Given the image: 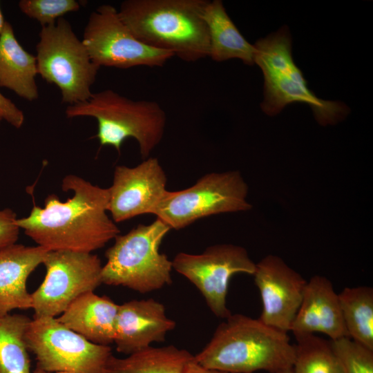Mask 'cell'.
Returning <instances> with one entry per match:
<instances>
[{
  "mask_svg": "<svg viewBox=\"0 0 373 373\" xmlns=\"http://www.w3.org/2000/svg\"><path fill=\"white\" fill-rule=\"evenodd\" d=\"M61 188L72 191L73 196L62 202L56 195H48L44 207L35 205L28 216L17 220L37 246L48 251L92 253L119 234L107 214L108 188L72 174L64 178Z\"/></svg>",
  "mask_w": 373,
  "mask_h": 373,
  "instance_id": "6da1fadb",
  "label": "cell"
},
{
  "mask_svg": "<svg viewBox=\"0 0 373 373\" xmlns=\"http://www.w3.org/2000/svg\"><path fill=\"white\" fill-rule=\"evenodd\" d=\"M194 358L207 368L227 373H284L293 368L295 347L287 333L258 318L231 314Z\"/></svg>",
  "mask_w": 373,
  "mask_h": 373,
  "instance_id": "7a4b0ae2",
  "label": "cell"
},
{
  "mask_svg": "<svg viewBox=\"0 0 373 373\" xmlns=\"http://www.w3.org/2000/svg\"><path fill=\"white\" fill-rule=\"evenodd\" d=\"M207 0H125L118 14L138 40L184 61L209 57Z\"/></svg>",
  "mask_w": 373,
  "mask_h": 373,
  "instance_id": "3957f363",
  "label": "cell"
},
{
  "mask_svg": "<svg viewBox=\"0 0 373 373\" xmlns=\"http://www.w3.org/2000/svg\"><path fill=\"white\" fill-rule=\"evenodd\" d=\"M254 46V64L264 76V99L260 106L267 115H277L287 105L298 102L310 106L315 119L323 126L335 124L347 115L350 110L344 103L320 99L309 89L294 61L287 26L260 39Z\"/></svg>",
  "mask_w": 373,
  "mask_h": 373,
  "instance_id": "277c9868",
  "label": "cell"
},
{
  "mask_svg": "<svg viewBox=\"0 0 373 373\" xmlns=\"http://www.w3.org/2000/svg\"><path fill=\"white\" fill-rule=\"evenodd\" d=\"M66 115L68 118L94 117L100 145L111 146L119 153L124 140L134 138L143 160L162 140L166 124V113L157 102L131 99L111 89L93 93L85 102L68 105Z\"/></svg>",
  "mask_w": 373,
  "mask_h": 373,
  "instance_id": "5b68a950",
  "label": "cell"
},
{
  "mask_svg": "<svg viewBox=\"0 0 373 373\" xmlns=\"http://www.w3.org/2000/svg\"><path fill=\"white\" fill-rule=\"evenodd\" d=\"M171 228L159 218L140 224L118 235L109 247L102 266V283L122 286L141 294L155 291L172 283V260L160 251Z\"/></svg>",
  "mask_w": 373,
  "mask_h": 373,
  "instance_id": "8992f818",
  "label": "cell"
},
{
  "mask_svg": "<svg viewBox=\"0 0 373 373\" xmlns=\"http://www.w3.org/2000/svg\"><path fill=\"white\" fill-rule=\"evenodd\" d=\"M36 46L38 74L56 85L62 102L73 105L88 100L100 67L93 63L70 23L64 18L41 27Z\"/></svg>",
  "mask_w": 373,
  "mask_h": 373,
  "instance_id": "52a82bcc",
  "label": "cell"
},
{
  "mask_svg": "<svg viewBox=\"0 0 373 373\" xmlns=\"http://www.w3.org/2000/svg\"><path fill=\"white\" fill-rule=\"evenodd\" d=\"M247 194L248 186L238 171L210 173L189 188L167 190L153 215L171 229L179 230L212 215L249 210Z\"/></svg>",
  "mask_w": 373,
  "mask_h": 373,
  "instance_id": "ba28073f",
  "label": "cell"
},
{
  "mask_svg": "<svg viewBox=\"0 0 373 373\" xmlns=\"http://www.w3.org/2000/svg\"><path fill=\"white\" fill-rule=\"evenodd\" d=\"M26 341L36 369L49 373H105L113 355L109 345L89 341L54 317L31 319Z\"/></svg>",
  "mask_w": 373,
  "mask_h": 373,
  "instance_id": "9c48e42d",
  "label": "cell"
},
{
  "mask_svg": "<svg viewBox=\"0 0 373 373\" xmlns=\"http://www.w3.org/2000/svg\"><path fill=\"white\" fill-rule=\"evenodd\" d=\"M43 265L44 279L31 293L33 318H57L80 296L102 284L103 265L92 253L48 251Z\"/></svg>",
  "mask_w": 373,
  "mask_h": 373,
  "instance_id": "30bf717a",
  "label": "cell"
},
{
  "mask_svg": "<svg viewBox=\"0 0 373 373\" xmlns=\"http://www.w3.org/2000/svg\"><path fill=\"white\" fill-rule=\"evenodd\" d=\"M82 42L93 63L101 66L128 69L135 66H162L174 55L138 40L108 4L92 12Z\"/></svg>",
  "mask_w": 373,
  "mask_h": 373,
  "instance_id": "8fae6325",
  "label": "cell"
},
{
  "mask_svg": "<svg viewBox=\"0 0 373 373\" xmlns=\"http://www.w3.org/2000/svg\"><path fill=\"white\" fill-rule=\"evenodd\" d=\"M172 264L200 291L212 313L224 319L231 314L227 305L231 277L241 273L253 275L256 269L247 251L233 244L212 245L198 254L180 252Z\"/></svg>",
  "mask_w": 373,
  "mask_h": 373,
  "instance_id": "7c38bea8",
  "label": "cell"
},
{
  "mask_svg": "<svg viewBox=\"0 0 373 373\" xmlns=\"http://www.w3.org/2000/svg\"><path fill=\"white\" fill-rule=\"evenodd\" d=\"M166 175L156 157H148L134 167L115 168L108 188V211L115 222L143 214H153L167 191Z\"/></svg>",
  "mask_w": 373,
  "mask_h": 373,
  "instance_id": "4fadbf2b",
  "label": "cell"
},
{
  "mask_svg": "<svg viewBox=\"0 0 373 373\" xmlns=\"http://www.w3.org/2000/svg\"><path fill=\"white\" fill-rule=\"evenodd\" d=\"M262 305L258 319L288 333L300 305L307 281L281 258L267 255L256 263L252 275Z\"/></svg>",
  "mask_w": 373,
  "mask_h": 373,
  "instance_id": "5bb4252c",
  "label": "cell"
},
{
  "mask_svg": "<svg viewBox=\"0 0 373 373\" xmlns=\"http://www.w3.org/2000/svg\"><path fill=\"white\" fill-rule=\"evenodd\" d=\"M175 326L161 303L153 298L130 300L119 305L113 343L118 352L129 355L164 341Z\"/></svg>",
  "mask_w": 373,
  "mask_h": 373,
  "instance_id": "9a60e30c",
  "label": "cell"
},
{
  "mask_svg": "<svg viewBox=\"0 0 373 373\" xmlns=\"http://www.w3.org/2000/svg\"><path fill=\"white\" fill-rule=\"evenodd\" d=\"M290 332L294 336L322 333L331 341L348 337L338 295L327 278L314 275L307 281Z\"/></svg>",
  "mask_w": 373,
  "mask_h": 373,
  "instance_id": "2e32d148",
  "label": "cell"
},
{
  "mask_svg": "<svg viewBox=\"0 0 373 373\" xmlns=\"http://www.w3.org/2000/svg\"><path fill=\"white\" fill-rule=\"evenodd\" d=\"M47 252L37 245L19 244L0 250V316L14 309H32L27 281L35 269L43 264Z\"/></svg>",
  "mask_w": 373,
  "mask_h": 373,
  "instance_id": "e0dca14e",
  "label": "cell"
},
{
  "mask_svg": "<svg viewBox=\"0 0 373 373\" xmlns=\"http://www.w3.org/2000/svg\"><path fill=\"white\" fill-rule=\"evenodd\" d=\"M119 305L94 291L75 300L57 319L89 341L109 345L114 343Z\"/></svg>",
  "mask_w": 373,
  "mask_h": 373,
  "instance_id": "ac0fdd59",
  "label": "cell"
},
{
  "mask_svg": "<svg viewBox=\"0 0 373 373\" xmlns=\"http://www.w3.org/2000/svg\"><path fill=\"white\" fill-rule=\"evenodd\" d=\"M36 57L18 42L10 23L6 21L0 35V87L32 102L39 97L35 81Z\"/></svg>",
  "mask_w": 373,
  "mask_h": 373,
  "instance_id": "d6986e66",
  "label": "cell"
},
{
  "mask_svg": "<svg viewBox=\"0 0 373 373\" xmlns=\"http://www.w3.org/2000/svg\"><path fill=\"white\" fill-rule=\"evenodd\" d=\"M209 39V57L216 61L239 59L254 64V46L240 32L221 0L207 1L203 12Z\"/></svg>",
  "mask_w": 373,
  "mask_h": 373,
  "instance_id": "ffe728a7",
  "label": "cell"
},
{
  "mask_svg": "<svg viewBox=\"0 0 373 373\" xmlns=\"http://www.w3.org/2000/svg\"><path fill=\"white\" fill-rule=\"evenodd\" d=\"M193 358L189 351L174 345L150 346L125 358L112 355L105 373H179Z\"/></svg>",
  "mask_w": 373,
  "mask_h": 373,
  "instance_id": "44dd1931",
  "label": "cell"
},
{
  "mask_svg": "<svg viewBox=\"0 0 373 373\" xmlns=\"http://www.w3.org/2000/svg\"><path fill=\"white\" fill-rule=\"evenodd\" d=\"M338 295L348 337L373 350V288L347 287Z\"/></svg>",
  "mask_w": 373,
  "mask_h": 373,
  "instance_id": "7402d4cb",
  "label": "cell"
},
{
  "mask_svg": "<svg viewBox=\"0 0 373 373\" xmlns=\"http://www.w3.org/2000/svg\"><path fill=\"white\" fill-rule=\"evenodd\" d=\"M30 321L21 314L0 316V373H31L26 341Z\"/></svg>",
  "mask_w": 373,
  "mask_h": 373,
  "instance_id": "603a6c76",
  "label": "cell"
},
{
  "mask_svg": "<svg viewBox=\"0 0 373 373\" xmlns=\"http://www.w3.org/2000/svg\"><path fill=\"white\" fill-rule=\"evenodd\" d=\"M295 338L294 373H344L329 341L315 334Z\"/></svg>",
  "mask_w": 373,
  "mask_h": 373,
  "instance_id": "cb8c5ba5",
  "label": "cell"
},
{
  "mask_svg": "<svg viewBox=\"0 0 373 373\" xmlns=\"http://www.w3.org/2000/svg\"><path fill=\"white\" fill-rule=\"evenodd\" d=\"M329 341L344 373H373V350L347 336Z\"/></svg>",
  "mask_w": 373,
  "mask_h": 373,
  "instance_id": "d4e9b609",
  "label": "cell"
},
{
  "mask_svg": "<svg viewBox=\"0 0 373 373\" xmlns=\"http://www.w3.org/2000/svg\"><path fill=\"white\" fill-rule=\"evenodd\" d=\"M19 7L24 15L44 27L54 24L68 12L79 10L80 3L76 0H21Z\"/></svg>",
  "mask_w": 373,
  "mask_h": 373,
  "instance_id": "484cf974",
  "label": "cell"
},
{
  "mask_svg": "<svg viewBox=\"0 0 373 373\" xmlns=\"http://www.w3.org/2000/svg\"><path fill=\"white\" fill-rule=\"evenodd\" d=\"M17 220L10 209L0 210V250L16 244L20 231Z\"/></svg>",
  "mask_w": 373,
  "mask_h": 373,
  "instance_id": "4316f807",
  "label": "cell"
},
{
  "mask_svg": "<svg viewBox=\"0 0 373 373\" xmlns=\"http://www.w3.org/2000/svg\"><path fill=\"white\" fill-rule=\"evenodd\" d=\"M0 115L14 127L20 128L24 121L23 112L8 98L0 93Z\"/></svg>",
  "mask_w": 373,
  "mask_h": 373,
  "instance_id": "83f0119b",
  "label": "cell"
},
{
  "mask_svg": "<svg viewBox=\"0 0 373 373\" xmlns=\"http://www.w3.org/2000/svg\"><path fill=\"white\" fill-rule=\"evenodd\" d=\"M179 373H227L216 370L207 368L198 363L193 358L187 363Z\"/></svg>",
  "mask_w": 373,
  "mask_h": 373,
  "instance_id": "f1b7e54d",
  "label": "cell"
},
{
  "mask_svg": "<svg viewBox=\"0 0 373 373\" xmlns=\"http://www.w3.org/2000/svg\"><path fill=\"white\" fill-rule=\"evenodd\" d=\"M6 21L4 20L3 15L0 8V35L3 29Z\"/></svg>",
  "mask_w": 373,
  "mask_h": 373,
  "instance_id": "f546056e",
  "label": "cell"
},
{
  "mask_svg": "<svg viewBox=\"0 0 373 373\" xmlns=\"http://www.w3.org/2000/svg\"><path fill=\"white\" fill-rule=\"evenodd\" d=\"M33 373H49V372H45L39 369H36Z\"/></svg>",
  "mask_w": 373,
  "mask_h": 373,
  "instance_id": "4dcf8cb0",
  "label": "cell"
},
{
  "mask_svg": "<svg viewBox=\"0 0 373 373\" xmlns=\"http://www.w3.org/2000/svg\"><path fill=\"white\" fill-rule=\"evenodd\" d=\"M284 373H294V372H293L292 370H288V371H287V372H285Z\"/></svg>",
  "mask_w": 373,
  "mask_h": 373,
  "instance_id": "1f68e13d",
  "label": "cell"
},
{
  "mask_svg": "<svg viewBox=\"0 0 373 373\" xmlns=\"http://www.w3.org/2000/svg\"><path fill=\"white\" fill-rule=\"evenodd\" d=\"M56 373H70V372H56Z\"/></svg>",
  "mask_w": 373,
  "mask_h": 373,
  "instance_id": "d6a6232c",
  "label": "cell"
},
{
  "mask_svg": "<svg viewBox=\"0 0 373 373\" xmlns=\"http://www.w3.org/2000/svg\"><path fill=\"white\" fill-rule=\"evenodd\" d=\"M1 119H2V118H1V115H0V121H1Z\"/></svg>",
  "mask_w": 373,
  "mask_h": 373,
  "instance_id": "836d02e7",
  "label": "cell"
}]
</instances>
